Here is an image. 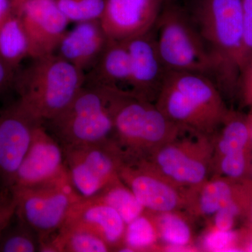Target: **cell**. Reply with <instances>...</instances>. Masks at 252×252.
I'll return each instance as SVG.
<instances>
[{"mask_svg":"<svg viewBox=\"0 0 252 252\" xmlns=\"http://www.w3.org/2000/svg\"><path fill=\"white\" fill-rule=\"evenodd\" d=\"M124 41L130 59L129 92L155 103L168 71L159 54L154 29Z\"/></svg>","mask_w":252,"mask_h":252,"instance_id":"obj_13","label":"cell"},{"mask_svg":"<svg viewBox=\"0 0 252 252\" xmlns=\"http://www.w3.org/2000/svg\"><path fill=\"white\" fill-rule=\"evenodd\" d=\"M69 22L81 23L100 20L105 9L106 0H54Z\"/></svg>","mask_w":252,"mask_h":252,"instance_id":"obj_26","label":"cell"},{"mask_svg":"<svg viewBox=\"0 0 252 252\" xmlns=\"http://www.w3.org/2000/svg\"><path fill=\"white\" fill-rule=\"evenodd\" d=\"M32 59L16 72V102L44 124L72 102L85 84V73L55 54Z\"/></svg>","mask_w":252,"mask_h":252,"instance_id":"obj_2","label":"cell"},{"mask_svg":"<svg viewBox=\"0 0 252 252\" xmlns=\"http://www.w3.org/2000/svg\"><path fill=\"white\" fill-rule=\"evenodd\" d=\"M0 56L18 69L30 58V42L21 18L14 12L0 23Z\"/></svg>","mask_w":252,"mask_h":252,"instance_id":"obj_22","label":"cell"},{"mask_svg":"<svg viewBox=\"0 0 252 252\" xmlns=\"http://www.w3.org/2000/svg\"><path fill=\"white\" fill-rule=\"evenodd\" d=\"M249 217H250V228H251V233L252 234V212H249Z\"/></svg>","mask_w":252,"mask_h":252,"instance_id":"obj_34","label":"cell"},{"mask_svg":"<svg viewBox=\"0 0 252 252\" xmlns=\"http://www.w3.org/2000/svg\"><path fill=\"white\" fill-rule=\"evenodd\" d=\"M166 0H106L100 23L109 39L124 41L152 31Z\"/></svg>","mask_w":252,"mask_h":252,"instance_id":"obj_15","label":"cell"},{"mask_svg":"<svg viewBox=\"0 0 252 252\" xmlns=\"http://www.w3.org/2000/svg\"><path fill=\"white\" fill-rule=\"evenodd\" d=\"M244 236L235 230H220L209 226L201 240V249L206 252H243Z\"/></svg>","mask_w":252,"mask_h":252,"instance_id":"obj_27","label":"cell"},{"mask_svg":"<svg viewBox=\"0 0 252 252\" xmlns=\"http://www.w3.org/2000/svg\"><path fill=\"white\" fill-rule=\"evenodd\" d=\"M11 192L16 200L15 217L35 232L39 244L61 229L74 204L83 198L73 187L69 176Z\"/></svg>","mask_w":252,"mask_h":252,"instance_id":"obj_8","label":"cell"},{"mask_svg":"<svg viewBox=\"0 0 252 252\" xmlns=\"http://www.w3.org/2000/svg\"><path fill=\"white\" fill-rule=\"evenodd\" d=\"M120 90L84 84L63 112L43 124L63 148L112 140Z\"/></svg>","mask_w":252,"mask_h":252,"instance_id":"obj_5","label":"cell"},{"mask_svg":"<svg viewBox=\"0 0 252 252\" xmlns=\"http://www.w3.org/2000/svg\"><path fill=\"white\" fill-rule=\"evenodd\" d=\"M112 141L124 163L144 160L175 139L182 127L170 121L154 102L120 91L114 110Z\"/></svg>","mask_w":252,"mask_h":252,"instance_id":"obj_4","label":"cell"},{"mask_svg":"<svg viewBox=\"0 0 252 252\" xmlns=\"http://www.w3.org/2000/svg\"><path fill=\"white\" fill-rule=\"evenodd\" d=\"M212 137L183 128L175 139L139 162L176 185L193 189L212 175Z\"/></svg>","mask_w":252,"mask_h":252,"instance_id":"obj_7","label":"cell"},{"mask_svg":"<svg viewBox=\"0 0 252 252\" xmlns=\"http://www.w3.org/2000/svg\"><path fill=\"white\" fill-rule=\"evenodd\" d=\"M156 105L182 128L212 137L229 111L212 79L190 72H167Z\"/></svg>","mask_w":252,"mask_h":252,"instance_id":"obj_3","label":"cell"},{"mask_svg":"<svg viewBox=\"0 0 252 252\" xmlns=\"http://www.w3.org/2000/svg\"><path fill=\"white\" fill-rule=\"evenodd\" d=\"M154 29L168 72L196 73L213 80L211 59L190 14L178 5L165 4Z\"/></svg>","mask_w":252,"mask_h":252,"instance_id":"obj_6","label":"cell"},{"mask_svg":"<svg viewBox=\"0 0 252 252\" xmlns=\"http://www.w3.org/2000/svg\"><path fill=\"white\" fill-rule=\"evenodd\" d=\"M67 177L62 146L44 124H38L10 190L45 185Z\"/></svg>","mask_w":252,"mask_h":252,"instance_id":"obj_11","label":"cell"},{"mask_svg":"<svg viewBox=\"0 0 252 252\" xmlns=\"http://www.w3.org/2000/svg\"><path fill=\"white\" fill-rule=\"evenodd\" d=\"M91 198L112 207L121 215L126 224L145 212V209L120 177L113 181Z\"/></svg>","mask_w":252,"mask_h":252,"instance_id":"obj_23","label":"cell"},{"mask_svg":"<svg viewBox=\"0 0 252 252\" xmlns=\"http://www.w3.org/2000/svg\"><path fill=\"white\" fill-rule=\"evenodd\" d=\"M159 241L162 244L161 250L167 252H193V234L190 225L191 217L182 212L153 213Z\"/></svg>","mask_w":252,"mask_h":252,"instance_id":"obj_20","label":"cell"},{"mask_svg":"<svg viewBox=\"0 0 252 252\" xmlns=\"http://www.w3.org/2000/svg\"><path fill=\"white\" fill-rule=\"evenodd\" d=\"M212 161L224 156L250 150L252 140L250 119L229 112L224 122L212 136Z\"/></svg>","mask_w":252,"mask_h":252,"instance_id":"obj_21","label":"cell"},{"mask_svg":"<svg viewBox=\"0 0 252 252\" xmlns=\"http://www.w3.org/2000/svg\"><path fill=\"white\" fill-rule=\"evenodd\" d=\"M240 87L243 91L247 102L252 104V59L244 70L240 79Z\"/></svg>","mask_w":252,"mask_h":252,"instance_id":"obj_31","label":"cell"},{"mask_svg":"<svg viewBox=\"0 0 252 252\" xmlns=\"http://www.w3.org/2000/svg\"><path fill=\"white\" fill-rule=\"evenodd\" d=\"M190 15L211 59L213 81L221 94H230L242 76V0H195Z\"/></svg>","mask_w":252,"mask_h":252,"instance_id":"obj_1","label":"cell"},{"mask_svg":"<svg viewBox=\"0 0 252 252\" xmlns=\"http://www.w3.org/2000/svg\"><path fill=\"white\" fill-rule=\"evenodd\" d=\"M108 41L99 20L78 23L64 33L55 54L86 73L97 63Z\"/></svg>","mask_w":252,"mask_h":252,"instance_id":"obj_16","label":"cell"},{"mask_svg":"<svg viewBox=\"0 0 252 252\" xmlns=\"http://www.w3.org/2000/svg\"><path fill=\"white\" fill-rule=\"evenodd\" d=\"M240 182L212 176L201 185L189 189L185 212L191 218L212 217L222 207L252 190L251 186Z\"/></svg>","mask_w":252,"mask_h":252,"instance_id":"obj_18","label":"cell"},{"mask_svg":"<svg viewBox=\"0 0 252 252\" xmlns=\"http://www.w3.org/2000/svg\"><path fill=\"white\" fill-rule=\"evenodd\" d=\"M39 124L43 123L31 117L17 102L0 108V183L4 188L11 189Z\"/></svg>","mask_w":252,"mask_h":252,"instance_id":"obj_12","label":"cell"},{"mask_svg":"<svg viewBox=\"0 0 252 252\" xmlns=\"http://www.w3.org/2000/svg\"><path fill=\"white\" fill-rule=\"evenodd\" d=\"M18 69L9 65L0 56V94L14 89L15 78Z\"/></svg>","mask_w":252,"mask_h":252,"instance_id":"obj_30","label":"cell"},{"mask_svg":"<svg viewBox=\"0 0 252 252\" xmlns=\"http://www.w3.org/2000/svg\"><path fill=\"white\" fill-rule=\"evenodd\" d=\"M12 12L11 0H0V23Z\"/></svg>","mask_w":252,"mask_h":252,"instance_id":"obj_32","label":"cell"},{"mask_svg":"<svg viewBox=\"0 0 252 252\" xmlns=\"http://www.w3.org/2000/svg\"><path fill=\"white\" fill-rule=\"evenodd\" d=\"M30 42V58L55 54L68 21L54 0H29L18 14Z\"/></svg>","mask_w":252,"mask_h":252,"instance_id":"obj_14","label":"cell"},{"mask_svg":"<svg viewBox=\"0 0 252 252\" xmlns=\"http://www.w3.org/2000/svg\"><path fill=\"white\" fill-rule=\"evenodd\" d=\"M119 175L147 211H186L189 189L176 185L143 162L123 163Z\"/></svg>","mask_w":252,"mask_h":252,"instance_id":"obj_10","label":"cell"},{"mask_svg":"<svg viewBox=\"0 0 252 252\" xmlns=\"http://www.w3.org/2000/svg\"><path fill=\"white\" fill-rule=\"evenodd\" d=\"M250 124H251V136H252V122H251V121H250Z\"/></svg>","mask_w":252,"mask_h":252,"instance_id":"obj_35","label":"cell"},{"mask_svg":"<svg viewBox=\"0 0 252 252\" xmlns=\"http://www.w3.org/2000/svg\"><path fill=\"white\" fill-rule=\"evenodd\" d=\"M63 149L71 182L83 198H92L119 177L124 160L112 140Z\"/></svg>","mask_w":252,"mask_h":252,"instance_id":"obj_9","label":"cell"},{"mask_svg":"<svg viewBox=\"0 0 252 252\" xmlns=\"http://www.w3.org/2000/svg\"><path fill=\"white\" fill-rule=\"evenodd\" d=\"M11 6H12L13 12L18 14L29 0H11Z\"/></svg>","mask_w":252,"mask_h":252,"instance_id":"obj_33","label":"cell"},{"mask_svg":"<svg viewBox=\"0 0 252 252\" xmlns=\"http://www.w3.org/2000/svg\"><path fill=\"white\" fill-rule=\"evenodd\" d=\"M243 16V46L242 75L252 59V0H242ZM242 77V76H241Z\"/></svg>","mask_w":252,"mask_h":252,"instance_id":"obj_28","label":"cell"},{"mask_svg":"<svg viewBox=\"0 0 252 252\" xmlns=\"http://www.w3.org/2000/svg\"><path fill=\"white\" fill-rule=\"evenodd\" d=\"M64 223L92 230L112 251H119L124 246L126 222L112 207L94 198H81L74 204Z\"/></svg>","mask_w":252,"mask_h":252,"instance_id":"obj_17","label":"cell"},{"mask_svg":"<svg viewBox=\"0 0 252 252\" xmlns=\"http://www.w3.org/2000/svg\"><path fill=\"white\" fill-rule=\"evenodd\" d=\"M157 230L150 212H144L126 225L124 246L120 252H142L160 250Z\"/></svg>","mask_w":252,"mask_h":252,"instance_id":"obj_24","label":"cell"},{"mask_svg":"<svg viewBox=\"0 0 252 252\" xmlns=\"http://www.w3.org/2000/svg\"><path fill=\"white\" fill-rule=\"evenodd\" d=\"M16 210V200L9 189L0 190V237L5 228L12 221Z\"/></svg>","mask_w":252,"mask_h":252,"instance_id":"obj_29","label":"cell"},{"mask_svg":"<svg viewBox=\"0 0 252 252\" xmlns=\"http://www.w3.org/2000/svg\"><path fill=\"white\" fill-rule=\"evenodd\" d=\"M130 81V54L125 42L109 39L97 63L85 73L84 84L129 91Z\"/></svg>","mask_w":252,"mask_h":252,"instance_id":"obj_19","label":"cell"},{"mask_svg":"<svg viewBox=\"0 0 252 252\" xmlns=\"http://www.w3.org/2000/svg\"><path fill=\"white\" fill-rule=\"evenodd\" d=\"M39 251V240L37 234L18 219L16 224L11 225V222L0 237V252Z\"/></svg>","mask_w":252,"mask_h":252,"instance_id":"obj_25","label":"cell"},{"mask_svg":"<svg viewBox=\"0 0 252 252\" xmlns=\"http://www.w3.org/2000/svg\"><path fill=\"white\" fill-rule=\"evenodd\" d=\"M250 120L251 121V122H252V113L251 117L250 118Z\"/></svg>","mask_w":252,"mask_h":252,"instance_id":"obj_36","label":"cell"}]
</instances>
